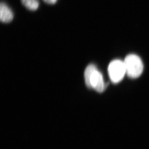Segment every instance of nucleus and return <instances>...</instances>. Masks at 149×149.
I'll list each match as a JSON object with an SVG mask.
<instances>
[{
	"label": "nucleus",
	"instance_id": "nucleus-5",
	"mask_svg": "<svg viewBox=\"0 0 149 149\" xmlns=\"http://www.w3.org/2000/svg\"><path fill=\"white\" fill-rule=\"evenodd\" d=\"M97 68L94 65L90 64L86 67V70L84 71V80H85L86 85L89 88H91L90 83V77H91L93 72Z\"/></svg>",
	"mask_w": 149,
	"mask_h": 149
},
{
	"label": "nucleus",
	"instance_id": "nucleus-7",
	"mask_svg": "<svg viewBox=\"0 0 149 149\" xmlns=\"http://www.w3.org/2000/svg\"><path fill=\"white\" fill-rule=\"evenodd\" d=\"M45 3L49 4H54L57 2L58 0H43Z\"/></svg>",
	"mask_w": 149,
	"mask_h": 149
},
{
	"label": "nucleus",
	"instance_id": "nucleus-4",
	"mask_svg": "<svg viewBox=\"0 0 149 149\" xmlns=\"http://www.w3.org/2000/svg\"><path fill=\"white\" fill-rule=\"evenodd\" d=\"M14 18L13 11L5 3L1 2L0 4V20L3 23H9Z\"/></svg>",
	"mask_w": 149,
	"mask_h": 149
},
{
	"label": "nucleus",
	"instance_id": "nucleus-3",
	"mask_svg": "<svg viewBox=\"0 0 149 149\" xmlns=\"http://www.w3.org/2000/svg\"><path fill=\"white\" fill-rule=\"evenodd\" d=\"M90 83L91 88H93L98 93H102L106 87L102 74L97 69H96L92 74Z\"/></svg>",
	"mask_w": 149,
	"mask_h": 149
},
{
	"label": "nucleus",
	"instance_id": "nucleus-2",
	"mask_svg": "<svg viewBox=\"0 0 149 149\" xmlns=\"http://www.w3.org/2000/svg\"><path fill=\"white\" fill-rule=\"evenodd\" d=\"M108 70L110 79L114 83L121 82L126 74L124 61L120 60L111 61L109 65Z\"/></svg>",
	"mask_w": 149,
	"mask_h": 149
},
{
	"label": "nucleus",
	"instance_id": "nucleus-1",
	"mask_svg": "<svg viewBox=\"0 0 149 149\" xmlns=\"http://www.w3.org/2000/svg\"><path fill=\"white\" fill-rule=\"evenodd\" d=\"M126 74L132 79L139 77L143 70V65L139 57L135 54H130L124 61Z\"/></svg>",
	"mask_w": 149,
	"mask_h": 149
},
{
	"label": "nucleus",
	"instance_id": "nucleus-6",
	"mask_svg": "<svg viewBox=\"0 0 149 149\" xmlns=\"http://www.w3.org/2000/svg\"><path fill=\"white\" fill-rule=\"evenodd\" d=\"M23 5L31 11L36 10L39 6L38 0H21Z\"/></svg>",
	"mask_w": 149,
	"mask_h": 149
}]
</instances>
